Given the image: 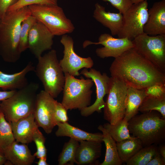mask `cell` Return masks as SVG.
Here are the masks:
<instances>
[{"label": "cell", "instance_id": "obj_11", "mask_svg": "<svg viewBox=\"0 0 165 165\" xmlns=\"http://www.w3.org/2000/svg\"><path fill=\"white\" fill-rule=\"evenodd\" d=\"M57 101L44 90L37 94L33 112L35 122L47 134L51 133L57 123L55 118Z\"/></svg>", "mask_w": 165, "mask_h": 165}, {"label": "cell", "instance_id": "obj_20", "mask_svg": "<svg viewBox=\"0 0 165 165\" xmlns=\"http://www.w3.org/2000/svg\"><path fill=\"white\" fill-rule=\"evenodd\" d=\"M93 17L104 26L108 28L112 35H117L120 32L123 22V15L106 10L105 8L98 3L95 5Z\"/></svg>", "mask_w": 165, "mask_h": 165}, {"label": "cell", "instance_id": "obj_17", "mask_svg": "<svg viewBox=\"0 0 165 165\" xmlns=\"http://www.w3.org/2000/svg\"><path fill=\"white\" fill-rule=\"evenodd\" d=\"M9 123L15 141L24 144L32 141L33 135L39 127L33 113Z\"/></svg>", "mask_w": 165, "mask_h": 165}, {"label": "cell", "instance_id": "obj_45", "mask_svg": "<svg viewBox=\"0 0 165 165\" xmlns=\"http://www.w3.org/2000/svg\"><path fill=\"white\" fill-rule=\"evenodd\" d=\"M1 18H0V22H1Z\"/></svg>", "mask_w": 165, "mask_h": 165}, {"label": "cell", "instance_id": "obj_5", "mask_svg": "<svg viewBox=\"0 0 165 165\" xmlns=\"http://www.w3.org/2000/svg\"><path fill=\"white\" fill-rule=\"evenodd\" d=\"M34 72L45 91L53 98L63 91L65 77L55 50H52L38 59Z\"/></svg>", "mask_w": 165, "mask_h": 165}, {"label": "cell", "instance_id": "obj_32", "mask_svg": "<svg viewBox=\"0 0 165 165\" xmlns=\"http://www.w3.org/2000/svg\"><path fill=\"white\" fill-rule=\"evenodd\" d=\"M45 138L38 129L34 133L32 137V141L35 143L37 148L34 155L38 159L46 158L47 149L45 146Z\"/></svg>", "mask_w": 165, "mask_h": 165}, {"label": "cell", "instance_id": "obj_14", "mask_svg": "<svg viewBox=\"0 0 165 165\" xmlns=\"http://www.w3.org/2000/svg\"><path fill=\"white\" fill-rule=\"evenodd\" d=\"M92 44H101L103 47L97 48L96 53L101 58L108 57H118L126 51L133 48L134 46L132 40L127 38H115L106 33L101 34L97 42L86 40L83 43L84 48Z\"/></svg>", "mask_w": 165, "mask_h": 165}, {"label": "cell", "instance_id": "obj_18", "mask_svg": "<svg viewBox=\"0 0 165 165\" xmlns=\"http://www.w3.org/2000/svg\"><path fill=\"white\" fill-rule=\"evenodd\" d=\"M75 156V163L78 165H93L97 163L101 156V142L92 141L79 142Z\"/></svg>", "mask_w": 165, "mask_h": 165}, {"label": "cell", "instance_id": "obj_39", "mask_svg": "<svg viewBox=\"0 0 165 165\" xmlns=\"http://www.w3.org/2000/svg\"><path fill=\"white\" fill-rule=\"evenodd\" d=\"M16 91V90L2 91L0 90V101L9 98L13 95Z\"/></svg>", "mask_w": 165, "mask_h": 165}, {"label": "cell", "instance_id": "obj_34", "mask_svg": "<svg viewBox=\"0 0 165 165\" xmlns=\"http://www.w3.org/2000/svg\"><path fill=\"white\" fill-rule=\"evenodd\" d=\"M109 2L118 10L119 12L124 14L133 4L131 0H102Z\"/></svg>", "mask_w": 165, "mask_h": 165}, {"label": "cell", "instance_id": "obj_28", "mask_svg": "<svg viewBox=\"0 0 165 165\" xmlns=\"http://www.w3.org/2000/svg\"><path fill=\"white\" fill-rule=\"evenodd\" d=\"M79 144L77 140L70 138L65 143L58 158L59 165H72L75 163V156Z\"/></svg>", "mask_w": 165, "mask_h": 165}, {"label": "cell", "instance_id": "obj_10", "mask_svg": "<svg viewBox=\"0 0 165 165\" xmlns=\"http://www.w3.org/2000/svg\"><path fill=\"white\" fill-rule=\"evenodd\" d=\"M147 0L133 4L123 15L122 28L119 38H127L131 40L144 33L143 28L148 17Z\"/></svg>", "mask_w": 165, "mask_h": 165}, {"label": "cell", "instance_id": "obj_16", "mask_svg": "<svg viewBox=\"0 0 165 165\" xmlns=\"http://www.w3.org/2000/svg\"><path fill=\"white\" fill-rule=\"evenodd\" d=\"M148 12L144 33L152 36L165 34V0L155 2Z\"/></svg>", "mask_w": 165, "mask_h": 165}, {"label": "cell", "instance_id": "obj_21", "mask_svg": "<svg viewBox=\"0 0 165 165\" xmlns=\"http://www.w3.org/2000/svg\"><path fill=\"white\" fill-rule=\"evenodd\" d=\"M26 144H19L15 141L3 151L7 160L12 165H31L35 157L32 155Z\"/></svg>", "mask_w": 165, "mask_h": 165}, {"label": "cell", "instance_id": "obj_26", "mask_svg": "<svg viewBox=\"0 0 165 165\" xmlns=\"http://www.w3.org/2000/svg\"><path fill=\"white\" fill-rule=\"evenodd\" d=\"M128 125V121L123 118L115 124H112L108 123L104 124L103 126L117 142L134 138L130 135Z\"/></svg>", "mask_w": 165, "mask_h": 165}, {"label": "cell", "instance_id": "obj_46", "mask_svg": "<svg viewBox=\"0 0 165 165\" xmlns=\"http://www.w3.org/2000/svg\"><path fill=\"white\" fill-rule=\"evenodd\" d=\"M1 102L0 101V104Z\"/></svg>", "mask_w": 165, "mask_h": 165}, {"label": "cell", "instance_id": "obj_25", "mask_svg": "<svg viewBox=\"0 0 165 165\" xmlns=\"http://www.w3.org/2000/svg\"><path fill=\"white\" fill-rule=\"evenodd\" d=\"M116 145L118 155L122 163H126L143 147L140 140L136 137L117 142Z\"/></svg>", "mask_w": 165, "mask_h": 165}, {"label": "cell", "instance_id": "obj_2", "mask_svg": "<svg viewBox=\"0 0 165 165\" xmlns=\"http://www.w3.org/2000/svg\"><path fill=\"white\" fill-rule=\"evenodd\" d=\"M31 14L28 6L7 11L0 24V56L3 60L15 63L20 59V30L23 21Z\"/></svg>", "mask_w": 165, "mask_h": 165}, {"label": "cell", "instance_id": "obj_42", "mask_svg": "<svg viewBox=\"0 0 165 165\" xmlns=\"http://www.w3.org/2000/svg\"><path fill=\"white\" fill-rule=\"evenodd\" d=\"M7 160L4 154H0V165H5Z\"/></svg>", "mask_w": 165, "mask_h": 165}, {"label": "cell", "instance_id": "obj_33", "mask_svg": "<svg viewBox=\"0 0 165 165\" xmlns=\"http://www.w3.org/2000/svg\"><path fill=\"white\" fill-rule=\"evenodd\" d=\"M57 0H19L15 4L10 7L7 11H14L34 4L56 5H57Z\"/></svg>", "mask_w": 165, "mask_h": 165}, {"label": "cell", "instance_id": "obj_31", "mask_svg": "<svg viewBox=\"0 0 165 165\" xmlns=\"http://www.w3.org/2000/svg\"><path fill=\"white\" fill-rule=\"evenodd\" d=\"M37 20L33 16H29L22 22L20 30L19 49L22 53L28 49V38L30 30Z\"/></svg>", "mask_w": 165, "mask_h": 165}, {"label": "cell", "instance_id": "obj_4", "mask_svg": "<svg viewBox=\"0 0 165 165\" xmlns=\"http://www.w3.org/2000/svg\"><path fill=\"white\" fill-rule=\"evenodd\" d=\"M39 84L31 82L16 90L9 98L1 102L0 109L9 123L33 113Z\"/></svg>", "mask_w": 165, "mask_h": 165}, {"label": "cell", "instance_id": "obj_9", "mask_svg": "<svg viewBox=\"0 0 165 165\" xmlns=\"http://www.w3.org/2000/svg\"><path fill=\"white\" fill-rule=\"evenodd\" d=\"M127 86L118 79L110 77L108 92L103 108L104 119L111 124L124 118Z\"/></svg>", "mask_w": 165, "mask_h": 165}, {"label": "cell", "instance_id": "obj_7", "mask_svg": "<svg viewBox=\"0 0 165 165\" xmlns=\"http://www.w3.org/2000/svg\"><path fill=\"white\" fill-rule=\"evenodd\" d=\"M31 15L43 24L54 36L72 33L75 29L71 20L58 5L34 4L28 6Z\"/></svg>", "mask_w": 165, "mask_h": 165}, {"label": "cell", "instance_id": "obj_38", "mask_svg": "<svg viewBox=\"0 0 165 165\" xmlns=\"http://www.w3.org/2000/svg\"><path fill=\"white\" fill-rule=\"evenodd\" d=\"M164 160L158 152L152 158L147 165H165Z\"/></svg>", "mask_w": 165, "mask_h": 165}, {"label": "cell", "instance_id": "obj_1", "mask_svg": "<svg viewBox=\"0 0 165 165\" xmlns=\"http://www.w3.org/2000/svg\"><path fill=\"white\" fill-rule=\"evenodd\" d=\"M109 71L111 77L118 79L127 86L143 89L155 84L165 85V73L134 47L115 58Z\"/></svg>", "mask_w": 165, "mask_h": 165}, {"label": "cell", "instance_id": "obj_40", "mask_svg": "<svg viewBox=\"0 0 165 165\" xmlns=\"http://www.w3.org/2000/svg\"><path fill=\"white\" fill-rule=\"evenodd\" d=\"M159 153L163 158L165 160V146L164 145H160L158 148Z\"/></svg>", "mask_w": 165, "mask_h": 165}, {"label": "cell", "instance_id": "obj_13", "mask_svg": "<svg viewBox=\"0 0 165 165\" xmlns=\"http://www.w3.org/2000/svg\"><path fill=\"white\" fill-rule=\"evenodd\" d=\"M90 69L89 71L88 69L84 68L80 74L93 81L96 87V98L92 105L80 110L81 115L84 117L88 116L95 112H101L105 105L104 98L108 94L109 86L110 77L106 73L101 74L94 68Z\"/></svg>", "mask_w": 165, "mask_h": 165}, {"label": "cell", "instance_id": "obj_29", "mask_svg": "<svg viewBox=\"0 0 165 165\" xmlns=\"http://www.w3.org/2000/svg\"><path fill=\"white\" fill-rule=\"evenodd\" d=\"M139 111L142 113L151 111L159 112L165 118V96L161 97L147 96L140 106Z\"/></svg>", "mask_w": 165, "mask_h": 165}, {"label": "cell", "instance_id": "obj_12", "mask_svg": "<svg viewBox=\"0 0 165 165\" xmlns=\"http://www.w3.org/2000/svg\"><path fill=\"white\" fill-rule=\"evenodd\" d=\"M60 42L64 46V56L59 62L64 73L78 76L80 75L79 71L81 69L93 67L94 63L90 57H82L75 52L74 41L71 37L65 34L62 35Z\"/></svg>", "mask_w": 165, "mask_h": 165}, {"label": "cell", "instance_id": "obj_8", "mask_svg": "<svg viewBox=\"0 0 165 165\" xmlns=\"http://www.w3.org/2000/svg\"><path fill=\"white\" fill-rule=\"evenodd\" d=\"M132 42L140 55L165 73V34L152 36L144 33Z\"/></svg>", "mask_w": 165, "mask_h": 165}, {"label": "cell", "instance_id": "obj_23", "mask_svg": "<svg viewBox=\"0 0 165 165\" xmlns=\"http://www.w3.org/2000/svg\"><path fill=\"white\" fill-rule=\"evenodd\" d=\"M145 89H139L127 86L125 101V113L124 118L129 121L136 115L139 108L147 96Z\"/></svg>", "mask_w": 165, "mask_h": 165}, {"label": "cell", "instance_id": "obj_6", "mask_svg": "<svg viewBox=\"0 0 165 165\" xmlns=\"http://www.w3.org/2000/svg\"><path fill=\"white\" fill-rule=\"evenodd\" d=\"M65 81L61 103L68 110L82 109L90 105L94 82L90 79H79L64 73Z\"/></svg>", "mask_w": 165, "mask_h": 165}, {"label": "cell", "instance_id": "obj_44", "mask_svg": "<svg viewBox=\"0 0 165 165\" xmlns=\"http://www.w3.org/2000/svg\"><path fill=\"white\" fill-rule=\"evenodd\" d=\"M0 154H3L0 151Z\"/></svg>", "mask_w": 165, "mask_h": 165}, {"label": "cell", "instance_id": "obj_35", "mask_svg": "<svg viewBox=\"0 0 165 165\" xmlns=\"http://www.w3.org/2000/svg\"><path fill=\"white\" fill-rule=\"evenodd\" d=\"M67 111L61 103L57 101L55 113V118L57 123L68 122V118L67 114Z\"/></svg>", "mask_w": 165, "mask_h": 165}, {"label": "cell", "instance_id": "obj_19", "mask_svg": "<svg viewBox=\"0 0 165 165\" xmlns=\"http://www.w3.org/2000/svg\"><path fill=\"white\" fill-rule=\"evenodd\" d=\"M35 69V67L30 61L18 72L8 74L0 71V88L3 90H16L24 87L28 83L27 75L34 71Z\"/></svg>", "mask_w": 165, "mask_h": 165}, {"label": "cell", "instance_id": "obj_22", "mask_svg": "<svg viewBox=\"0 0 165 165\" xmlns=\"http://www.w3.org/2000/svg\"><path fill=\"white\" fill-rule=\"evenodd\" d=\"M58 129L55 132L57 137H68L78 141H92L103 142L102 133H92L72 126L68 122L57 123Z\"/></svg>", "mask_w": 165, "mask_h": 165}, {"label": "cell", "instance_id": "obj_3", "mask_svg": "<svg viewBox=\"0 0 165 165\" xmlns=\"http://www.w3.org/2000/svg\"><path fill=\"white\" fill-rule=\"evenodd\" d=\"M161 116L155 111L136 115L128 121L130 133L140 140L143 147L162 143L165 139V119Z\"/></svg>", "mask_w": 165, "mask_h": 165}, {"label": "cell", "instance_id": "obj_15", "mask_svg": "<svg viewBox=\"0 0 165 165\" xmlns=\"http://www.w3.org/2000/svg\"><path fill=\"white\" fill-rule=\"evenodd\" d=\"M54 36L43 24L37 21L29 32L28 49L38 59L44 51L51 49Z\"/></svg>", "mask_w": 165, "mask_h": 165}, {"label": "cell", "instance_id": "obj_37", "mask_svg": "<svg viewBox=\"0 0 165 165\" xmlns=\"http://www.w3.org/2000/svg\"><path fill=\"white\" fill-rule=\"evenodd\" d=\"M19 0H0V18H2L8 9L16 3Z\"/></svg>", "mask_w": 165, "mask_h": 165}, {"label": "cell", "instance_id": "obj_43", "mask_svg": "<svg viewBox=\"0 0 165 165\" xmlns=\"http://www.w3.org/2000/svg\"><path fill=\"white\" fill-rule=\"evenodd\" d=\"M146 0H131L133 4L139 3Z\"/></svg>", "mask_w": 165, "mask_h": 165}, {"label": "cell", "instance_id": "obj_27", "mask_svg": "<svg viewBox=\"0 0 165 165\" xmlns=\"http://www.w3.org/2000/svg\"><path fill=\"white\" fill-rule=\"evenodd\" d=\"M158 152L156 145L142 148L126 163L127 165H147Z\"/></svg>", "mask_w": 165, "mask_h": 165}, {"label": "cell", "instance_id": "obj_24", "mask_svg": "<svg viewBox=\"0 0 165 165\" xmlns=\"http://www.w3.org/2000/svg\"><path fill=\"white\" fill-rule=\"evenodd\" d=\"M97 128L102 132V141L106 147L105 158L100 165H121L123 163L118 155L116 142L102 125H100Z\"/></svg>", "mask_w": 165, "mask_h": 165}, {"label": "cell", "instance_id": "obj_30", "mask_svg": "<svg viewBox=\"0 0 165 165\" xmlns=\"http://www.w3.org/2000/svg\"><path fill=\"white\" fill-rule=\"evenodd\" d=\"M15 141L10 124L0 109V151H4Z\"/></svg>", "mask_w": 165, "mask_h": 165}, {"label": "cell", "instance_id": "obj_36", "mask_svg": "<svg viewBox=\"0 0 165 165\" xmlns=\"http://www.w3.org/2000/svg\"><path fill=\"white\" fill-rule=\"evenodd\" d=\"M147 96L161 97L165 96V85L155 84L145 89Z\"/></svg>", "mask_w": 165, "mask_h": 165}, {"label": "cell", "instance_id": "obj_41", "mask_svg": "<svg viewBox=\"0 0 165 165\" xmlns=\"http://www.w3.org/2000/svg\"><path fill=\"white\" fill-rule=\"evenodd\" d=\"M38 165H48L46 162V158H40L37 163Z\"/></svg>", "mask_w": 165, "mask_h": 165}]
</instances>
